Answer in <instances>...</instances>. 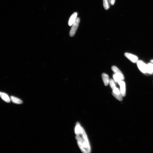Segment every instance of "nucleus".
I'll return each mask as SVG.
<instances>
[{
    "mask_svg": "<svg viewBox=\"0 0 153 153\" xmlns=\"http://www.w3.org/2000/svg\"><path fill=\"white\" fill-rule=\"evenodd\" d=\"M113 78L114 81L116 83H118L120 81L122 80L117 75L115 74L113 75Z\"/></svg>",
    "mask_w": 153,
    "mask_h": 153,
    "instance_id": "nucleus-16",
    "label": "nucleus"
},
{
    "mask_svg": "<svg viewBox=\"0 0 153 153\" xmlns=\"http://www.w3.org/2000/svg\"><path fill=\"white\" fill-rule=\"evenodd\" d=\"M77 12H75L71 15L69 20L68 24L70 26H71L74 23L77 18Z\"/></svg>",
    "mask_w": 153,
    "mask_h": 153,
    "instance_id": "nucleus-8",
    "label": "nucleus"
},
{
    "mask_svg": "<svg viewBox=\"0 0 153 153\" xmlns=\"http://www.w3.org/2000/svg\"><path fill=\"white\" fill-rule=\"evenodd\" d=\"M111 69L113 72L115 73V74L118 76L122 80H124V77L123 74L120 70L118 69L117 67L115 66H112Z\"/></svg>",
    "mask_w": 153,
    "mask_h": 153,
    "instance_id": "nucleus-6",
    "label": "nucleus"
},
{
    "mask_svg": "<svg viewBox=\"0 0 153 153\" xmlns=\"http://www.w3.org/2000/svg\"><path fill=\"white\" fill-rule=\"evenodd\" d=\"M151 62H152V63H153V60H152L151 61Z\"/></svg>",
    "mask_w": 153,
    "mask_h": 153,
    "instance_id": "nucleus-18",
    "label": "nucleus"
},
{
    "mask_svg": "<svg viewBox=\"0 0 153 153\" xmlns=\"http://www.w3.org/2000/svg\"><path fill=\"white\" fill-rule=\"evenodd\" d=\"M103 5L104 8L106 10H107L110 8V5L108 0H103Z\"/></svg>",
    "mask_w": 153,
    "mask_h": 153,
    "instance_id": "nucleus-14",
    "label": "nucleus"
},
{
    "mask_svg": "<svg viewBox=\"0 0 153 153\" xmlns=\"http://www.w3.org/2000/svg\"><path fill=\"white\" fill-rule=\"evenodd\" d=\"M11 99L12 102L14 104H21L23 103V101L21 99L14 96H11Z\"/></svg>",
    "mask_w": 153,
    "mask_h": 153,
    "instance_id": "nucleus-12",
    "label": "nucleus"
},
{
    "mask_svg": "<svg viewBox=\"0 0 153 153\" xmlns=\"http://www.w3.org/2000/svg\"><path fill=\"white\" fill-rule=\"evenodd\" d=\"M125 56L131 61L134 63H137L139 60V58L137 56L130 53H125Z\"/></svg>",
    "mask_w": 153,
    "mask_h": 153,
    "instance_id": "nucleus-5",
    "label": "nucleus"
},
{
    "mask_svg": "<svg viewBox=\"0 0 153 153\" xmlns=\"http://www.w3.org/2000/svg\"><path fill=\"white\" fill-rule=\"evenodd\" d=\"M118 83L120 86V91L121 95L123 97H125L126 95V85L125 82L121 80L118 82Z\"/></svg>",
    "mask_w": 153,
    "mask_h": 153,
    "instance_id": "nucleus-7",
    "label": "nucleus"
},
{
    "mask_svg": "<svg viewBox=\"0 0 153 153\" xmlns=\"http://www.w3.org/2000/svg\"><path fill=\"white\" fill-rule=\"evenodd\" d=\"M112 94L116 99L120 101L123 100V96L121 93L120 90L117 87L113 90Z\"/></svg>",
    "mask_w": 153,
    "mask_h": 153,
    "instance_id": "nucleus-4",
    "label": "nucleus"
},
{
    "mask_svg": "<svg viewBox=\"0 0 153 153\" xmlns=\"http://www.w3.org/2000/svg\"><path fill=\"white\" fill-rule=\"evenodd\" d=\"M102 77L104 85L105 86H107L110 82L109 77L108 75L105 73L102 74Z\"/></svg>",
    "mask_w": 153,
    "mask_h": 153,
    "instance_id": "nucleus-10",
    "label": "nucleus"
},
{
    "mask_svg": "<svg viewBox=\"0 0 153 153\" xmlns=\"http://www.w3.org/2000/svg\"><path fill=\"white\" fill-rule=\"evenodd\" d=\"M82 128L83 127H81L80 123L77 122L76 123L75 130V133L76 136H80Z\"/></svg>",
    "mask_w": 153,
    "mask_h": 153,
    "instance_id": "nucleus-11",
    "label": "nucleus"
},
{
    "mask_svg": "<svg viewBox=\"0 0 153 153\" xmlns=\"http://www.w3.org/2000/svg\"><path fill=\"white\" fill-rule=\"evenodd\" d=\"M137 63L138 68L141 72L143 73H147V64L141 60H138Z\"/></svg>",
    "mask_w": 153,
    "mask_h": 153,
    "instance_id": "nucleus-3",
    "label": "nucleus"
},
{
    "mask_svg": "<svg viewBox=\"0 0 153 153\" xmlns=\"http://www.w3.org/2000/svg\"><path fill=\"white\" fill-rule=\"evenodd\" d=\"M147 73L150 74L153 73V63H149L147 64Z\"/></svg>",
    "mask_w": 153,
    "mask_h": 153,
    "instance_id": "nucleus-13",
    "label": "nucleus"
},
{
    "mask_svg": "<svg viewBox=\"0 0 153 153\" xmlns=\"http://www.w3.org/2000/svg\"><path fill=\"white\" fill-rule=\"evenodd\" d=\"M109 83L110 84V85L111 87L112 90H113L114 88H115L116 87L114 81L113 79H110V82Z\"/></svg>",
    "mask_w": 153,
    "mask_h": 153,
    "instance_id": "nucleus-15",
    "label": "nucleus"
},
{
    "mask_svg": "<svg viewBox=\"0 0 153 153\" xmlns=\"http://www.w3.org/2000/svg\"><path fill=\"white\" fill-rule=\"evenodd\" d=\"M75 138L77 141L78 146L83 153H91V150L90 144L86 142L80 136H76Z\"/></svg>",
    "mask_w": 153,
    "mask_h": 153,
    "instance_id": "nucleus-1",
    "label": "nucleus"
},
{
    "mask_svg": "<svg viewBox=\"0 0 153 153\" xmlns=\"http://www.w3.org/2000/svg\"><path fill=\"white\" fill-rule=\"evenodd\" d=\"M80 21V18L78 17L77 18L74 23L72 25V27L70 32V36L73 37L77 29L78 28Z\"/></svg>",
    "mask_w": 153,
    "mask_h": 153,
    "instance_id": "nucleus-2",
    "label": "nucleus"
},
{
    "mask_svg": "<svg viewBox=\"0 0 153 153\" xmlns=\"http://www.w3.org/2000/svg\"><path fill=\"white\" fill-rule=\"evenodd\" d=\"M109 2L111 5H113L115 3V0H108Z\"/></svg>",
    "mask_w": 153,
    "mask_h": 153,
    "instance_id": "nucleus-17",
    "label": "nucleus"
},
{
    "mask_svg": "<svg viewBox=\"0 0 153 153\" xmlns=\"http://www.w3.org/2000/svg\"><path fill=\"white\" fill-rule=\"evenodd\" d=\"M0 97L5 102L7 103H9L10 102L11 99L6 94L0 92Z\"/></svg>",
    "mask_w": 153,
    "mask_h": 153,
    "instance_id": "nucleus-9",
    "label": "nucleus"
}]
</instances>
